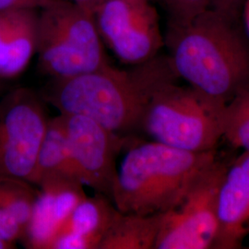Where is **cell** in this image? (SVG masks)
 Here are the masks:
<instances>
[{
    "mask_svg": "<svg viewBox=\"0 0 249 249\" xmlns=\"http://www.w3.org/2000/svg\"><path fill=\"white\" fill-rule=\"evenodd\" d=\"M53 0H0V10L14 9H40Z\"/></svg>",
    "mask_w": 249,
    "mask_h": 249,
    "instance_id": "obj_20",
    "label": "cell"
},
{
    "mask_svg": "<svg viewBox=\"0 0 249 249\" xmlns=\"http://www.w3.org/2000/svg\"><path fill=\"white\" fill-rule=\"evenodd\" d=\"M60 178L79 180L72 161L63 114L48 120L30 182L38 187L46 181Z\"/></svg>",
    "mask_w": 249,
    "mask_h": 249,
    "instance_id": "obj_14",
    "label": "cell"
},
{
    "mask_svg": "<svg viewBox=\"0 0 249 249\" xmlns=\"http://www.w3.org/2000/svg\"><path fill=\"white\" fill-rule=\"evenodd\" d=\"M39 9L0 10V79L17 77L36 54Z\"/></svg>",
    "mask_w": 249,
    "mask_h": 249,
    "instance_id": "obj_12",
    "label": "cell"
},
{
    "mask_svg": "<svg viewBox=\"0 0 249 249\" xmlns=\"http://www.w3.org/2000/svg\"><path fill=\"white\" fill-rule=\"evenodd\" d=\"M72 2L82 6L84 8H88L92 11V9L97 7L100 4L106 2L107 0H71Z\"/></svg>",
    "mask_w": 249,
    "mask_h": 249,
    "instance_id": "obj_21",
    "label": "cell"
},
{
    "mask_svg": "<svg viewBox=\"0 0 249 249\" xmlns=\"http://www.w3.org/2000/svg\"><path fill=\"white\" fill-rule=\"evenodd\" d=\"M225 104L173 81L151 99L141 130L152 141L191 152L216 151L223 138Z\"/></svg>",
    "mask_w": 249,
    "mask_h": 249,
    "instance_id": "obj_5",
    "label": "cell"
},
{
    "mask_svg": "<svg viewBox=\"0 0 249 249\" xmlns=\"http://www.w3.org/2000/svg\"><path fill=\"white\" fill-rule=\"evenodd\" d=\"M228 163L205 171L182 202L161 214L155 249H214L219 233V191Z\"/></svg>",
    "mask_w": 249,
    "mask_h": 249,
    "instance_id": "obj_6",
    "label": "cell"
},
{
    "mask_svg": "<svg viewBox=\"0 0 249 249\" xmlns=\"http://www.w3.org/2000/svg\"><path fill=\"white\" fill-rule=\"evenodd\" d=\"M216 159V151L191 152L154 141L134 144L117 171L113 202L123 213H165Z\"/></svg>",
    "mask_w": 249,
    "mask_h": 249,
    "instance_id": "obj_3",
    "label": "cell"
},
{
    "mask_svg": "<svg viewBox=\"0 0 249 249\" xmlns=\"http://www.w3.org/2000/svg\"><path fill=\"white\" fill-rule=\"evenodd\" d=\"M38 69L50 79L96 71L109 64L92 11L71 0H53L39 9Z\"/></svg>",
    "mask_w": 249,
    "mask_h": 249,
    "instance_id": "obj_4",
    "label": "cell"
},
{
    "mask_svg": "<svg viewBox=\"0 0 249 249\" xmlns=\"http://www.w3.org/2000/svg\"><path fill=\"white\" fill-rule=\"evenodd\" d=\"M152 0H107L92 9L100 37L126 66L147 62L164 46Z\"/></svg>",
    "mask_w": 249,
    "mask_h": 249,
    "instance_id": "obj_8",
    "label": "cell"
},
{
    "mask_svg": "<svg viewBox=\"0 0 249 249\" xmlns=\"http://www.w3.org/2000/svg\"><path fill=\"white\" fill-rule=\"evenodd\" d=\"M223 138L233 147L249 152V86L226 104Z\"/></svg>",
    "mask_w": 249,
    "mask_h": 249,
    "instance_id": "obj_16",
    "label": "cell"
},
{
    "mask_svg": "<svg viewBox=\"0 0 249 249\" xmlns=\"http://www.w3.org/2000/svg\"><path fill=\"white\" fill-rule=\"evenodd\" d=\"M178 80L167 54H158L126 69L109 63L78 76L51 79L40 94L59 114L87 116L124 136L141 129L154 94Z\"/></svg>",
    "mask_w": 249,
    "mask_h": 249,
    "instance_id": "obj_1",
    "label": "cell"
},
{
    "mask_svg": "<svg viewBox=\"0 0 249 249\" xmlns=\"http://www.w3.org/2000/svg\"><path fill=\"white\" fill-rule=\"evenodd\" d=\"M82 183L60 178L38 187L30 220L21 241L27 249H51L52 244L77 205L86 197Z\"/></svg>",
    "mask_w": 249,
    "mask_h": 249,
    "instance_id": "obj_10",
    "label": "cell"
},
{
    "mask_svg": "<svg viewBox=\"0 0 249 249\" xmlns=\"http://www.w3.org/2000/svg\"><path fill=\"white\" fill-rule=\"evenodd\" d=\"M246 0H211L210 8L235 19H240Z\"/></svg>",
    "mask_w": 249,
    "mask_h": 249,
    "instance_id": "obj_19",
    "label": "cell"
},
{
    "mask_svg": "<svg viewBox=\"0 0 249 249\" xmlns=\"http://www.w3.org/2000/svg\"><path fill=\"white\" fill-rule=\"evenodd\" d=\"M23 231L9 215L4 212L0 206V238L13 245L21 240Z\"/></svg>",
    "mask_w": 249,
    "mask_h": 249,
    "instance_id": "obj_18",
    "label": "cell"
},
{
    "mask_svg": "<svg viewBox=\"0 0 249 249\" xmlns=\"http://www.w3.org/2000/svg\"><path fill=\"white\" fill-rule=\"evenodd\" d=\"M219 233L214 249L240 248L249 234V152L228 164L219 191Z\"/></svg>",
    "mask_w": 249,
    "mask_h": 249,
    "instance_id": "obj_11",
    "label": "cell"
},
{
    "mask_svg": "<svg viewBox=\"0 0 249 249\" xmlns=\"http://www.w3.org/2000/svg\"><path fill=\"white\" fill-rule=\"evenodd\" d=\"M168 13V22L184 23L210 8L211 0H160Z\"/></svg>",
    "mask_w": 249,
    "mask_h": 249,
    "instance_id": "obj_17",
    "label": "cell"
},
{
    "mask_svg": "<svg viewBox=\"0 0 249 249\" xmlns=\"http://www.w3.org/2000/svg\"><path fill=\"white\" fill-rule=\"evenodd\" d=\"M64 116L72 161L79 180L83 186L113 201L118 171L116 159L130 142L129 139L87 116Z\"/></svg>",
    "mask_w": 249,
    "mask_h": 249,
    "instance_id": "obj_9",
    "label": "cell"
},
{
    "mask_svg": "<svg viewBox=\"0 0 249 249\" xmlns=\"http://www.w3.org/2000/svg\"><path fill=\"white\" fill-rule=\"evenodd\" d=\"M241 21L209 8L184 23L168 22L163 36L178 78L225 105L249 86V37Z\"/></svg>",
    "mask_w": 249,
    "mask_h": 249,
    "instance_id": "obj_2",
    "label": "cell"
},
{
    "mask_svg": "<svg viewBox=\"0 0 249 249\" xmlns=\"http://www.w3.org/2000/svg\"><path fill=\"white\" fill-rule=\"evenodd\" d=\"M16 245H13L7 241L3 240L0 238V249H15Z\"/></svg>",
    "mask_w": 249,
    "mask_h": 249,
    "instance_id": "obj_23",
    "label": "cell"
},
{
    "mask_svg": "<svg viewBox=\"0 0 249 249\" xmlns=\"http://www.w3.org/2000/svg\"><path fill=\"white\" fill-rule=\"evenodd\" d=\"M1 89H2V88H1V86H0V93H1Z\"/></svg>",
    "mask_w": 249,
    "mask_h": 249,
    "instance_id": "obj_24",
    "label": "cell"
},
{
    "mask_svg": "<svg viewBox=\"0 0 249 249\" xmlns=\"http://www.w3.org/2000/svg\"><path fill=\"white\" fill-rule=\"evenodd\" d=\"M118 212L107 196H86L70 215L51 249H99Z\"/></svg>",
    "mask_w": 249,
    "mask_h": 249,
    "instance_id": "obj_13",
    "label": "cell"
},
{
    "mask_svg": "<svg viewBox=\"0 0 249 249\" xmlns=\"http://www.w3.org/2000/svg\"><path fill=\"white\" fill-rule=\"evenodd\" d=\"M45 104L41 94L26 88L0 98V178L31 181L49 120Z\"/></svg>",
    "mask_w": 249,
    "mask_h": 249,
    "instance_id": "obj_7",
    "label": "cell"
},
{
    "mask_svg": "<svg viewBox=\"0 0 249 249\" xmlns=\"http://www.w3.org/2000/svg\"><path fill=\"white\" fill-rule=\"evenodd\" d=\"M241 18L244 21L246 33H247V35L249 37V0H246L245 3H244L243 9H242Z\"/></svg>",
    "mask_w": 249,
    "mask_h": 249,
    "instance_id": "obj_22",
    "label": "cell"
},
{
    "mask_svg": "<svg viewBox=\"0 0 249 249\" xmlns=\"http://www.w3.org/2000/svg\"><path fill=\"white\" fill-rule=\"evenodd\" d=\"M161 214L138 215L118 212L99 249H155Z\"/></svg>",
    "mask_w": 249,
    "mask_h": 249,
    "instance_id": "obj_15",
    "label": "cell"
}]
</instances>
